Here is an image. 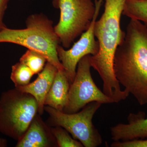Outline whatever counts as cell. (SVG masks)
Returning a JSON list of instances; mask_svg holds the SVG:
<instances>
[{"mask_svg":"<svg viewBox=\"0 0 147 147\" xmlns=\"http://www.w3.org/2000/svg\"><path fill=\"white\" fill-rule=\"evenodd\" d=\"M126 1L105 0L104 12L94 26L99 50L90 58L92 67L103 82L102 92L115 103L125 100L129 96L128 92L121 89L113 68L116 50L125 36L121 28V19Z\"/></svg>","mask_w":147,"mask_h":147,"instance_id":"cell-1","label":"cell"},{"mask_svg":"<svg viewBox=\"0 0 147 147\" xmlns=\"http://www.w3.org/2000/svg\"><path fill=\"white\" fill-rule=\"evenodd\" d=\"M115 53L117 79L140 105H147V25L130 19Z\"/></svg>","mask_w":147,"mask_h":147,"instance_id":"cell-2","label":"cell"},{"mask_svg":"<svg viewBox=\"0 0 147 147\" xmlns=\"http://www.w3.org/2000/svg\"><path fill=\"white\" fill-rule=\"evenodd\" d=\"M26 26L23 29L7 27L0 30V43H13L36 51L58 70L64 69L58 56L57 49L60 41L53 21L43 13H35L27 18Z\"/></svg>","mask_w":147,"mask_h":147,"instance_id":"cell-3","label":"cell"},{"mask_svg":"<svg viewBox=\"0 0 147 147\" xmlns=\"http://www.w3.org/2000/svg\"><path fill=\"white\" fill-rule=\"evenodd\" d=\"M38 113V105L32 95L15 88L0 97V132L18 141L24 136Z\"/></svg>","mask_w":147,"mask_h":147,"instance_id":"cell-4","label":"cell"},{"mask_svg":"<svg viewBox=\"0 0 147 147\" xmlns=\"http://www.w3.org/2000/svg\"><path fill=\"white\" fill-rule=\"evenodd\" d=\"M60 11L59 21L54 26L62 46L70 47L77 37L89 28L94 16L95 5L92 0H53Z\"/></svg>","mask_w":147,"mask_h":147,"instance_id":"cell-5","label":"cell"},{"mask_svg":"<svg viewBox=\"0 0 147 147\" xmlns=\"http://www.w3.org/2000/svg\"><path fill=\"white\" fill-rule=\"evenodd\" d=\"M101 104L95 101L91 102L81 111L71 114L48 106H45L44 110L49 114L52 123L56 126L64 128L84 147H96L102 144V139L93 124L92 119Z\"/></svg>","mask_w":147,"mask_h":147,"instance_id":"cell-6","label":"cell"},{"mask_svg":"<svg viewBox=\"0 0 147 147\" xmlns=\"http://www.w3.org/2000/svg\"><path fill=\"white\" fill-rule=\"evenodd\" d=\"M91 55H87L78 63L76 75L70 84L68 101L63 112L68 114L76 113L92 102L101 104L115 103L96 86L91 74Z\"/></svg>","mask_w":147,"mask_h":147,"instance_id":"cell-7","label":"cell"},{"mask_svg":"<svg viewBox=\"0 0 147 147\" xmlns=\"http://www.w3.org/2000/svg\"><path fill=\"white\" fill-rule=\"evenodd\" d=\"M103 0H97L95 2L96 10L89 28L82 35L78 41L68 50L62 46H58L57 51L59 59L63 66L71 84L76 75L77 64L79 61L87 55L94 56L99 50V44L95 38V23L100 11Z\"/></svg>","mask_w":147,"mask_h":147,"instance_id":"cell-8","label":"cell"},{"mask_svg":"<svg viewBox=\"0 0 147 147\" xmlns=\"http://www.w3.org/2000/svg\"><path fill=\"white\" fill-rule=\"evenodd\" d=\"M58 71L56 67L47 62L34 81L24 86L16 88L21 91L30 94L34 97L38 105V113L40 115H42L43 113L45 98Z\"/></svg>","mask_w":147,"mask_h":147,"instance_id":"cell-9","label":"cell"},{"mask_svg":"<svg viewBox=\"0 0 147 147\" xmlns=\"http://www.w3.org/2000/svg\"><path fill=\"white\" fill-rule=\"evenodd\" d=\"M128 123H119L110 128L111 137L114 142L127 141L147 138V117L145 113H130Z\"/></svg>","mask_w":147,"mask_h":147,"instance_id":"cell-10","label":"cell"},{"mask_svg":"<svg viewBox=\"0 0 147 147\" xmlns=\"http://www.w3.org/2000/svg\"><path fill=\"white\" fill-rule=\"evenodd\" d=\"M54 136L42 120L36 115L33 119L21 139L17 141L16 147H49L53 146Z\"/></svg>","mask_w":147,"mask_h":147,"instance_id":"cell-11","label":"cell"},{"mask_svg":"<svg viewBox=\"0 0 147 147\" xmlns=\"http://www.w3.org/2000/svg\"><path fill=\"white\" fill-rule=\"evenodd\" d=\"M70 84L71 83L64 69L58 70L45 98V106L63 111L68 101Z\"/></svg>","mask_w":147,"mask_h":147,"instance_id":"cell-12","label":"cell"},{"mask_svg":"<svg viewBox=\"0 0 147 147\" xmlns=\"http://www.w3.org/2000/svg\"><path fill=\"white\" fill-rule=\"evenodd\" d=\"M123 14L147 25V0H126Z\"/></svg>","mask_w":147,"mask_h":147,"instance_id":"cell-13","label":"cell"},{"mask_svg":"<svg viewBox=\"0 0 147 147\" xmlns=\"http://www.w3.org/2000/svg\"><path fill=\"white\" fill-rule=\"evenodd\" d=\"M46 58L36 51L28 50L20 58L19 62L26 65L34 74H39L45 67Z\"/></svg>","mask_w":147,"mask_h":147,"instance_id":"cell-14","label":"cell"},{"mask_svg":"<svg viewBox=\"0 0 147 147\" xmlns=\"http://www.w3.org/2000/svg\"><path fill=\"white\" fill-rule=\"evenodd\" d=\"M34 75L30 68L19 62L11 67L10 79L15 88H18L28 84Z\"/></svg>","mask_w":147,"mask_h":147,"instance_id":"cell-15","label":"cell"},{"mask_svg":"<svg viewBox=\"0 0 147 147\" xmlns=\"http://www.w3.org/2000/svg\"><path fill=\"white\" fill-rule=\"evenodd\" d=\"M51 130L56 140V144L59 147H84L81 142L72 138L64 128L56 126Z\"/></svg>","mask_w":147,"mask_h":147,"instance_id":"cell-16","label":"cell"},{"mask_svg":"<svg viewBox=\"0 0 147 147\" xmlns=\"http://www.w3.org/2000/svg\"><path fill=\"white\" fill-rule=\"evenodd\" d=\"M112 147H147V139H136L127 141L114 142Z\"/></svg>","mask_w":147,"mask_h":147,"instance_id":"cell-17","label":"cell"},{"mask_svg":"<svg viewBox=\"0 0 147 147\" xmlns=\"http://www.w3.org/2000/svg\"><path fill=\"white\" fill-rule=\"evenodd\" d=\"M10 0H0V30L7 28L3 22L4 16Z\"/></svg>","mask_w":147,"mask_h":147,"instance_id":"cell-18","label":"cell"},{"mask_svg":"<svg viewBox=\"0 0 147 147\" xmlns=\"http://www.w3.org/2000/svg\"><path fill=\"white\" fill-rule=\"evenodd\" d=\"M7 146V142L6 139L0 138V147H6Z\"/></svg>","mask_w":147,"mask_h":147,"instance_id":"cell-19","label":"cell"},{"mask_svg":"<svg viewBox=\"0 0 147 147\" xmlns=\"http://www.w3.org/2000/svg\"><path fill=\"white\" fill-rule=\"evenodd\" d=\"M97 1V0H94V2H96V1Z\"/></svg>","mask_w":147,"mask_h":147,"instance_id":"cell-20","label":"cell"}]
</instances>
